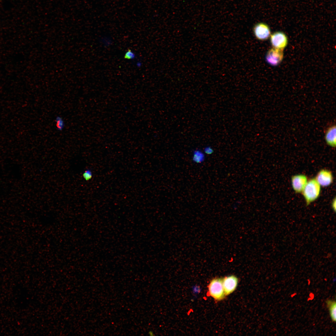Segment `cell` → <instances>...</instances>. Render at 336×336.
<instances>
[{"label": "cell", "instance_id": "2", "mask_svg": "<svg viewBox=\"0 0 336 336\" xmlns=\"http://www.w3.org/2000/svg\"><path fill=\"white\" fill-rule=\"evenodd\" d=\"M208 287L209 296L217 301H220L224 298L226 295L223 286V279L221 278L213 279Z\"/></svg>", "mask_w": 336, "mask_h": 336}, {"label": "cell", "instance_id": "5", "mask_svg": "<svg viewBox=\"0 0 336 336\" xmlns=\"http://www.w3.org/2000/svg\"><path fill=\"white\" fill-rule=\"evenodd\" d=\"M253 32L254 36L258 40H264L268 39L271 35L269 26L264 23H259L254 27Z\"/></svg>", "mask_w": 336, "mask_h": 336}, {"label": "cell", "instance_id": "12", "mask_svg": "<svg viewBox=\"0 0 336 336\" xmlns=\"http://www.w3.org/2000/svg\"><path fill=\"white\" fill-rule=\"evenodd\" d=\"M56 126L57 130L61 131L64 129L65 124L63 118L60 116H57L55 119Z\"/></svg>", "mask_w": 336, "mask_h": 336}, {"label": "cell", "instance_id": "7", "mask_svg": "<svg viewBox=\"0 0 336 336\" xmlns=\"http://www.w3.org/2000/svg\"><path fill=\"white\" fill-rule=\"evenodd\" d=\"M292 188L296 193L302 192L307 181V176L303 174H297L291 177Z\"/></svg>", "mask_w": 336, "mask_h": 336}, {"label": "cell", "instance_id": "1", "mask_svg": "<svg viewBox=\"0 0 336 336\" xmlns=\"http://www.w3.org/2000/svg\"><path fill=\"white\" fill-rule=\"evenodd\" d=\"M320 186L315 178L307 181L301 192L307 206L318 198L321 192Z\"/></svg>", "mask_w": 336, "mask_h": 336}, {"label": "cell", "instance_id": "8", "mask_svg": "<svg viewBox=\"0 0 336 336\" xmlns=\"http://www.w3.org/2000/svg\"><path fill=\"white\" fill-rule=\"evenodd\" d=\"M238 279L234 275L225 278L223 279V286L225 295L232 293L237 285Z\"/></svg>", "mask_w": 336, "mask_h": 336}, {"label": "cell", "instance_id": "6", "mask_svg": "<svg viewBox=\"0 0 336 336\" xmlns=\"http://www.w3.org/2000/svg\"><path fill=\"white\" fill-rule=\"evenodd\" d=\"M315 179L320 186L324 187L329 186L333 181L332 172L324 169L321 170L318 172Z\"/></svg>", "mask_w": 336, "mask_h": 336}, {"label": "cell", "instance_id": "16", "mask_svg": "<svg viewBox=\"0 0 336 336\" xmlns=\"http://www.w3.org/2000/svg\"><path fill=\"white\" fill-rule=\"evenodd\" d=\"M336 198L335 197L333 200L332 202V207L334 212L336 211Z\"/></svg>", "mask_w": 336, "mask_h": 336}, {"label": "cell", "instance_id": "11", "mask_svg": "<svg viewBox=\"0 0 336 336\" xmlns=\"http://www.w3.org/2000/svg\"><path fill=\"white\" fill-rule=\"evenodd\" d=\"M329 308L331 318L334 322L336 320V303L335 301L328 300L326 301Z\"/></svg>", "mask_w": 336, "mask_h": 336}, {"label": "cell", "instance_id": "13", "mask_svg": "<svg viewBox=\"0 0 336 336\" xmlns=\"http://www.w3.org/2000/svg\"><path fill=\"white\" fill-rule=\"evenodd\" d=\"M84 179L86 181H88L91 179L92 174L91 171L89 170H85L82 174Z\"/></svg>", "mask_w": 336, "mask_h": 336}, {"label": "cell", "instance_id": "15", "mask_svg": "<svg viewBox=\"0 0 336 336\" xmlns=\"http://www.w3.org/2000/svg\"><path fill=\"white\" fill-rule=\"evenodd\" d=\"M204 152L207 154L210 155L213 153V150L210 147L208 146L205 147Z\"/></svg>", "mask_w": 336, "mask_h": 336}, {"label": "cell", "instance_id": "3", "mask_svg": "<svg viewBox=\"0 0 336 336\" xmlns=\"http://www.w3.org/2000/svg\"><path fill=\"white\" fill-rule=\"evenodd\" d=\"M270 42L273 48L283 50L287 46L288 39L286 35L283 32L277 31L270 36Z\"/></svg>", "mask_w": 336, "mask_h": 336}, {"label": "cell", "instance_id": "9", "mask_svg": "<svg viewBox=\"0 0 336 336\" xmlns=\"http://www.w3.org/2000/svg\"><path fill=\"white\" fill-rule=\"evenodd\" d=\"M336 130L335 125H332L328 128L325 135L324 138L326 143L333 147H336Z\"/></svg>", "mask_w": 336, "mask_h": 336}, {"label": "cell", "instance_id": "4", "mask_svg": "<svg viewBox=\"0 0 336 336\" xmlns=\"http://www.w3.org/2000/svg\"><path fill=\"white\" fill-rule=\"evenodd\" d=\"M283 58V50L273 48L268 50L265 58L266 62L269 64L276 66L282 62Z\"/></svg>", "mask_w": 336, "mask_h": 336}, {"label": "cell", "instance_id": "14", "mask_svg": "<svg viewBox=\"0 0 336 336\" xmlns=\"http://www.w3.org/2000/svg\"><path fill=\"white\" fill-rule=\"evenodd\" d=\"M135 57V54L132 52L131 50L130 49H128V51L125 54L124 58L125 59H132L133 58Z\"/></svg>", "mask_w": 336, "mask_h": 336}, {"label": "cell", "instance_id": "10", "mask_svg": "<svg viewBox=\"0 0 336 336\" xmlns=\"http://www.w3.org/2000/svg\"><path fill=\"white\" fill-rule=\"evenodd\" d=\"M192 160L194 163L199 164L203 162L205 159L204 153L199 149L195 150L193 152Z\"/></svg>", "mask_w": 336, "mask_h": 336}]
</instances>
